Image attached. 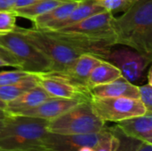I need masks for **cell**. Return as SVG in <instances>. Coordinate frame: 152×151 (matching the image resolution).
Segmentation results:
<instances>
[{"instance_id":"obj_13","label":"cell","mask_w":152,"mask_h":151,"mask_svg":"<svg viewBox=\"0 0 152 151\" xmlns=\"http://www.w3.org/2000/svg\"><path fill=\"white\" fill-rule=\"evenodd\" d=\"M116 125L126 135L152 145V112L121 120Z\"/></svg>"},{"instance_id":"obj_8","label":"cell","mask_w":152,"mask_h":151,"mask_svg":"<svg viewBox=\"0 0 152 151\" xmlns=\"http://www.w3.org/2000/svg\"><path fill=\"white\" fill-rule=\"evenodd\" d=\"M36 75L38 85L52 97L72 99L79 101H90L91 99V94L88 90L81 89L51 72Z\"/></svg>"},{"instance_id":"obj_10","label":"cell","mask_w":152,"mask_h":151,"mask_svg":"<svg viewBox=\"0 0 152 151\" xmlns=\"http://www.w3.org/2000/svg\"><path fill=\"white\" fill-rule=\"evenodd\" d=\"M106 60L118 67L122 77L131 83L140 79L146 67L150 65L138 53L127 49L110 52Z\"/></svg>"},{"instance_id":"obj_26","label":"cell","mask_w":152,"mask_h":151,"mask_svg":"<svg viewBox=\"0 0 152 151\" xmlns=\"http://www.w3.org/2000/svg\"><path fill=\"white\" fill-rule=\"evenodd\" d=\"M16 17L13 11H0V34L9 33L14 29Z\"/></svg>"},{"instance_id":"obj_4","label":"cell","mask_w":152,"mask_h":151,"mask_svg":"<svg viewBox=\"0 0 152 151\" xmlns=\"http://www.w3.org/2000/svg\"><path fill=\"white\" fill-rule=\"evenodd\" d=\"M105 124L94 113L90 101H84L50 120L47 130L49 133L61 134H89L102 131Z\"/></svg>"},{"instance_id":"obj_15","label":"cell","mask_w":152,"mask_h":151,"mask_svg":"<svg viewBox=\"0 0 152 151\" xmlns=\"http://www.w3.org/2000/svg\"><path fill=\"white\" fill-rule=\"evenodd\" d=\"M52 96L40 85H37L27 91L20 96L6 103L5 112L10 115L18 114L26 109L34 108Z\"/></svg>"},{"instance_id":"obj_20","label":"cell","mask_w":152,"mask_h":151,"mask_svg":"<svg viewBox=\"0 0 152 151\" xmlns=\"http://www.w3.org/2000/svg\"><path fill=\"white\" fill-rule=\"evenodd\" d=\"M65 1L67 0H42L24 7L14 9L12 11L17 17L25 18L32 21L36 17L51 11Z\"/></svg>"},{"instance_id":"obj_34","label":"cell","mask_w":152,"mask_h":151,"mask_svg":"<svg viewBox=\"0 0 152 151\" xmlns=\"http://www.w3.org/2000/svg\"><path fill=\"white\" fill-rule=\"evenodd\" d=\"M6 116H7V113L5 112V110L0 109V117H6Z\"/></svg>"},{"instance_id":"obj_21","label":"cell","mask_w":152,"mask_h":151,"mask_svg":"<svg viewBox=\"0 0 152 151\" xmlns=\"http://www.w3.org/2000/svg\"><path fill=\"white\" fill-rule=\"evenodd\" d=\"M118 139V145L114 151H137L144 142L126 135L117 125L110 127Z\"/></svg>"},{"instance_id":"obj_23","label":"cell","mask_w":152,"mask_h":151,"mask_svg":"<svg viewBox=\"0 0 152 151\" xmlns=\"http://www.w3.org/2000/svg\"><path fill=\"white\" fill-rule=\"evenodd\" d=\"M135 2L136 0H96L98 5L112 13L115 12H126Z\"/></svg>"},{"instance_id":"obj_28","label":"cell","mask_w":152,"mask_h":151,"mask_svg":"<svg viewBox=\"0 0 152 151\" xmlns=\"http://www.w3.org/2000/svg\"><path fill=\"white\" fill-rule=\"evenodd\" d=\"M16 0H0V11H12Z\"/></svg>"},{"instance_id":"obj_33","label":"cell","mask_w":152,"mask_h":151,"mask_svg":"<svg viewBox=\"0 0 152 151\" xmlns=\"http://www.w3.org/2000/svg\"><path fill=\"white\" fill-rule=\"evenodd\" d=\"M0 151H45L43 150H0Z\"/></svg>"},{"instance_id":"obj_12","label":"cell","mask_w":152,"mask_h":151,"mask_svg":"<svg viewBox=\"0 0 152 151\" xmlns=\"http://www.w3.org/2000/svg\"><path fill=\"white\" fill-rule=\"evenodd\" d=\"M79 101L72 99H64L58 97H51L48 100L43 101L39 105L21 111L14 115H22L33 117H38L46 120H53L61 114L65 113L77 103Z\"/></svg>"},{"instance_id":"obj_14","label":"cell","mask_w":152,"mask_h":151,"mask_svg":"<svg viewBox=\"0 0 152 151\" xmlns=\"http://www.w3.org/2000/svg\"><path fill=\"white\" fill-rule=\"evenodd\" d=\"M89 92L91 96L98 98L127 97L139 100L138 86L126 80L123 77L110 83L94 86Z\"/></svg>"},{"instance_id":"obj_36","label":"cell","mask_w":152,"mask_h":151,"mask_svg":"<svg viewBox=\"0 0 152 151\" xmlns=\"http://www.w3.org/2000/svg\"><path fill=\"white\" fill-rule=\"evenodd\" d=\"M4 117H0V130L4 125Z\"/></svg>"},{"instance_id":"obj_7","label":"cell","mask_w":152,"mask_h":151,"mask_svg":"<svg viewBox=\"0 0 152 151\" xmlns=\"http://www.w3.org/2000/svg\"><path fill=\"white\" fill-rule=\"evenodd\" d=\"M113 18L114 16L112 12L104 11L92 15L74 25L58 30L71 32L97 40L115 41V36L112 28Z\"/></svg>"},{"instance_id":"obj_6","label":"cell","mask_w":152,"mask_h":151,"mask_svg":"<svg viewBox=\"0 0 152 151\" xmlns=\"http://www.w3.org/2000/svg\"><path fill=\"white\" fill-rule=\"evenodd\" d=\"M90 103L94 113L105 123H117L148 112L140 100L127 97L98 98L91 96Z\"/></svg>"},{"instance_id":"obj_30","label":"cell","mask_w":152,"mask_h":151,"mask_svg":"<svg viewBox=\"0 0 152 151\" xmlns=\"http://www.w3.org/2000/svg\"><path fill=\"white\" fill-rule=\"evenodd\" d=\"M137 151H152V145L148 143H142Z\"/></svg>"},{"instance_id":"obj_27","label":"cell","mask_w":152,"mask_h":151,"mask_svg":"<svg viewBox=\"0 0 152 151\" xmlns=\"http://www.w3.org/2000/svg\"><path fill=\"white\" fill-rule=\"evenodd\" d=\"M0 58H2L4 61H6L10 64V67H14V68L20 69V64H19V62L12 55V53L9 51H7L4 47H3L2 45H0Z\"/></svg>"},{"instance_id":"obj_11","label":"cell","mask_w":152,"mask_h":151,"mask_svg":"<svg viewBox=\"0 0 152 151\" xmlns=\"http://www.w3.org/2000/svg\"><path fill=\"white\" fill-rule=\"evenodd\" d=\"M102 60L92 54H80L74 64L65 72H51L72 85L85 90H88L87 80L95 66H97Z\"/></svg>"},{"instance_id":"obj_17","label":"cell","mask_w":152,"mask_h":151,"mask_svg":"<svg viewBox=\"0 0 152 151\" xmlns=\"http://www.w3.org/2000/svg\"><path fill=\"white\" fill-rule=\"evenodd\" d=\"M104 11L105 10L102 7L96 4V0H79V3L77 4L76 8L70 12V14L61 22L57 23L50 30H58L74 25L92 15Z\"/></svg>"},{"instance_id":"obj_5","label":"cell","mask_w":152,"mask_h":151,"mask_svg":"<svg viewBox=\"0 0 152 151\" xmlns=\"http://www.w3.org/2000/svg\"><path fill=\"white\" fill-rule=\"evenodd\" d=\"M0 45L12 53L21 70L31 74H43L52 70V64L48 58L14 30L0 34Z\"/></svg>"},{"instance_id":"obj_1","label":"cell","mask_w":152,"mask_h":151,"mask_svg":"<svg viewBox=\"0 0 152 151\" xmlns=\"http://www.w3.org/2000/svg\"><path fill=\"white\" fill-rule=\"evenodd\" d=\"M116 44L135 50L149 64L152 61V0L136 2L112 20Z\"/></svg>"},{"instance_id":"obj_19","label":"cell","mask_w":152,"mask_h":151,"mask_svg":"<svg viewBox=\"0 0 152 151\" xmlns=\"http://www.w3.org/2000/svg\"><path fill=\"white\" fill-rule=\"evenodd\" d=\"M37 75L29 74L28 77L18 81L17 83L0 86V100L7 103L20 96L31 88L37 86Z\"/></svg>"},{"instance_id":"obj_22","label":"cell","mask_w":152,"mask_h":151,"mask_svg":"<svg viewBox=\"0 0 152 151\" xmlns=\"http://www.w3.org/2000/svg\"><path fill=\"white\" fill-rule=\"evenodd\" d=\"M118 145V139L110 127H105L102 136L94 146V151H114Z\"/></svg>"},{"instance_id":"obj_25","label":"cell","mask_w":152,"mask_h":151,"mask_svg":"<svg viewBox=\"0 0 152 151\" xmlns=\"http://www.w3.org/2000/svg\"><path fill=\"white\" fill-rule=\"evenodd\" d=\"M29 74L31 73H28L27 71H24L19 69H17L16 70H11V71H1L0 72V86L17 83L18 81L28 77Z\"/></svg>"},{"instance_id":"obj_31","label":"cell","mask_w":152,"mask_h":151,"mask_svg":"<svg viewBox=\"0 0 152 151\" xmlns=\"http://www.w3.org/2000/svg\"><path fill=\"white\" fill-rule=\"evenodd\" d=\"M9 66H10V64L6 61L0 58V67H9Z\"/></svg>"},{"instance_id":"obj_29","label":"cell","mask_w":152,"mask_h":151,"mask_svg":"<svg viewBox=\"0 0 152 151\" xmlns=\"http://www.w3.org/2000/svg\"><path fill=\"white\" fill-rule=\"evenodd\" d=\"M39 1H42V0H16L14 5H13V8L12 10L14 9H17V8H20V7H24V6H27V5H29L31 4H34L36 2H39Z\"/></svg>"},{"instance_id":"obj_16","label":"cell","mask_w":152,"mask_h":151,"mask_svg":"<svg viewBox=\"0 0 152 151\" xmlns=\"http://www.w3.org/2000/svg\"><path fill=\"white\" fill-rule=\"evenodd\" d=\"M78 3L79 0H67L51 11L36 17L32 20L34 28L41 30H50L57 23L66 19Z\"/></svg>"},{"instance_id":"obj_2","label":"cell","mask_w":152,"mask_h":151,"mask_svg":"<svg viewBox=\"0 0 152 151\" xmlns=\"http://www.w3.org/2000/svg\"><path fill=\"white\" fill-rule=\"evenodd\" d=\"M49 120L38 117L10 115L4 117L0 130V150H43Z\"/></svg>"},{"instance_id":"obj_18","label":"cell","mask_w":152,"mask_h":151,"mask_svg":"<svg viewBox=\"0 0 152 151\" xmlns=\"http://www.w3.org/2000/svg\"><path fill=\"white\" fill-rule=\"evenodd\" d=\"M120 77L122 74L119 69L107 60H102L92 70L87 80V87L90 90L94 86L110 83Z\"/></svg>"},{"instance_id":"obj_32","label":"cell","mask_w":152,"mask_h":151,"mask_svg":"<svg viewBox=\"0 0 152 151\" xmlns=\"http://www.w3.org/2000/svg\"><path fill=\"white\" fill-rule=\"evenodd\" d=\"M77 151H94V148L93 147H87V146H85V147H82L80 148Z\"/></svg>"},{"instance_id":"obj_24","label":"cell","mask_w":152,"mask_h":151,"mask_svg":"<svg viewBox=\"0 0 152 151\" xmlns=\"http://www.w3.org/2000/svg\"><path fill=\"white\" fill-rule=\"evenodd\" d=\"M152 70L151 68L148 72V83L144 85L138 86L139 100L145 107L148 112H152Z\"/></svg>"},{"instance_id":"obj_3","label":"cell","mask_w":152,"mask_h":151,"mask_svg":"<svg viewBox=\"0 0 152 151\" xmlns=\"http://www.w3.org/2000/svg\"><path fill=\"white\" fill-rule=\"evenodd\" d=\"M13 30L22 35L48 58L52 64V70L50 72L67 71L81 54L45 30L35 28H25L19 26H15Z\"/></svg>"},{"instance_id":"obj_9","label":"cell","mask_w":152,"mask_h":151,"mask_svg":"<svg viewBox=\"0 0 152 151\" xmlns=\"http://www.w3.org/2000/svg\"><path fill=\"white\" fill-rule=\"evenodd\" d=\"M104 129L99 133L89 134H61L48 133L43 141L42 147L46 151H77L85 146L94 148L102 136Z\"/></svg>"},{"instance_id":"obj_35","label":"cell","mask_w":152,"mask_h":151,"mask_svg":"<svg viewBox=\"0 0 152 151\" xmlns=\"http://www.w3.org/2000/svg\"><path fill=\"white\" fill-rule=\"evenodd\" d=\"M5 107H6V103L0 100V109H5Z\"/></svg>"}]
</instances>
